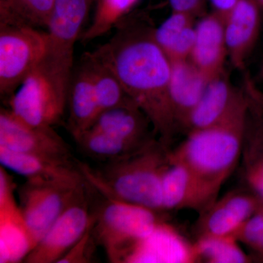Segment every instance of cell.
<instances>
[{
  "label": "cell",
  "instance_id": "1",
  "mask_svg": "<svg viewBox=\"0 0 263 263\" xmlns=\"http://www.w3.org/2000/svg\"><path fill=\"white\" fill-rule=\"evenodd\" d=\"M96 51L153 126L159 141L172 148L179 134L169 96L171 61L143 18L126 16Z\"/></svg>",
  "mask_w": 263,
  "mask_h": 263
},
{
  "label": "cell",
  "instance_id": "23",
  "mask_svg": "<svg viewBox=\"0 0 263 263\" xmlns=\"http://www.w3.org/2000/svg\"><path fill=\"white\" fill-rule=\"evenodd\" d=\"M75 141L85 155L103 162L122 158L147 146H138L122 138L92 129L85 132Z\"/></svg>",
  "mask_w": 263,
  "mask_h": 263
},
{
  "label": "cell",
  "instance_id": "8",
  "mask_svg": "<svg viewBox=\"0 0 263 263\" xmlns=\"http://www.w3.org/2000/svg\"><path fill=\"white\" fill-rule=\"evenodd\" d=\"M87 196L86 191L64 211L24 262L57 263L84 236L94 219Z\"/></svg>",
  "mask_w": 263,
  "mask_h": 263
},
{
  "label": "cell",
  "instance_id": "22",
  "mask_svg": "<svg viewBox=\"0 0 263 263\" xmlns=\"http://www.w3.org/2000/svg\"><path fill=\"white\" fill-rule=\"evenodd\" d=\"M56 0H0V24L47 27Z\"/></svg>",
  "mask_w": 263,
  "mask_h": 263
},
{
  "label": "cell",
  "instance_id": "3",
  "mask_svg": "<svg viewBox=\"0 0 263 263\" xmlns=\"http://www.w3.org/2000/svg\"><path fill=\"white\" fill-rule=\"evenodd\" d=\"M249 104L248 95L245 103L219 124L185 135L184 141L168 151L170 163L182 164L221 189L241 159Z\"/></svg>",
  "mask_w": 263,
  "mask_h": 263
},
{
  "label": "cell",
  "instance_id": "7",
  "mask_svg": "<svg viewBox=\"0 0 263 263\" xmlns=\"http://www.w3.org/2000/svg\"><path fill=\"white\" fill-rule=\"evenodd\" d=\"M87 182L27 181L18 189L19 207L35 246L54 221L87 190Z\"/></svg>",
  "mask_w": 263,
  "mask_h": 263
},
{
  "label": "cell",
  "instance_id": "14",
  "mask_svg": "<svg viewBox=\"0 0 263 263\" xmlns=\"http://www.w3.org/2000/svg\"><path fill=\"white\" fill-rule=\"evenodd\" d=\"M255 0H238L224 18L228 60L235 70L245 71L260 34L261 11Z\"/></svg>",
  "mask_w": 263,
  "mask_h": 263
},
{
  "label": "cell",
  "instance_id": "16",
  "mask_svg": "<svg viewBox=\"0 0 263 263\" xmlns=\"http://www.w3.org/2000/svg\"><path fill=\"white\" fill-rule=\"evenodd\" d=\"M190 60L210 81L226 70L228 56L223 15L212 11L197 18Z\"/></svg>",
  "mask_w": 263,
  "mask_h": 263
},
{
  "label": "cell",
  "instance_id": "13",
  "mask_svg": "<svg viewBox=\"0 0 263 263\" xmlns=\"http://www.w3.org/2000/svg\"><path fill=\"white\" fill-rule=\"evenodd\" d=\"M248 99L243 86L230 80L226 70L209 81L201 99L190 114L183 134L212 127L224 120Z\"/></svg>",
  "mask_w": 263,
  "mask_h": 263
},
{
  "label": "cell",
  "instance_id": "19",
  "mask_svg": "<svg viewBox=\"0 0 263 263\" xmlns=\"http://www.w3.org/2000/svg\"><path fill=\"white\" fill-rule=\"evenodd\" d=\"M89 129L122 138L138 146H146L157 138L150 119L134 102L101 112Z\"/></svg>",
  "mask_w": 263,
  "mask_h": 263
},
{
  "label": "cell",
  "instance_id": "26",
  "mask_svg": "<svg viewBox=\"0 0 263 263\" xmlns=\"http://www.w3.org/2000/svg\"><path fill=\"white\" fill-rule=\"evenodd\" d=\"M249 98L250 104L246 121L242 163L243 167H263V106L250 96Z\"/></svg>",
  "mask_w": 263,
  "mask_h": 263
},
{
  "label": "cell",
  "instance_id": "27",
  "mask_svg": "<svg viewBox=\"0 0 263 263\" xmlns=\"http://www.w3.org/2000/svg\"><path fill=\"white\" fill-rule=\"evenodd\" d=\"M238 242H241L263 261V205L233 233Z\"/></svg>",
  "mask_w": 263,
  "mask_h": 263
},
{
  "label": "cell",
  "instance_id": "5",
  "mask_svg": "<svg viewBox=\"0 0 263 263\" xmlns=\"http://www.w3.org/2000/svg\"><path fill=\"white\" fill-rule=\"evenodd\" d=\"M103 197V202L93 210L91 231L109 262H122L164 224L162 213Z\"/></svg>",
  "mask_w": 263,
  "mask_h": 263
},
{
  "label": "cell",
  "instance_id": "11",
  "mask_svg": "<svg viewBox=\"0 0 263 263\" xmlns=\"http://www.w3.org/2000/svg\"><path fill=\"white\" fill-rule=\"evenodd\" d=\"M15 183L0 167V263L24 262L35 243L14 196Z\"/></svg>",
  "mask_w": 263,
  "mask_h": 263
},
{
  "label": "cell",
  "instance_id": "21",
  "mask_svg": "<svg viewBox=\"0 0 263 263\" xmlns=\"http://www.w3.org/2000/svg\"><path fill=\"white\" fill-rule=\"evenodd\" d=\"M197 19L181 12L171 14L154 28V37L171 62L190 59L195 41Z\"/></svg>",
  "mask_w": 263,
  "mask_h": 263
},
{
  "label": "cell",
  "instance_id": "20",
  "mask_svg": "<svg viewBox=\"0 0 263 263\" xmlns=\"http://www.w3.org/2000/svg\"><path fill=\"white\" fill-rule=\"evenodd\" d=\"M93 3L95 0H56L46 29L49 46L74 52Z\"/></svg>",
  "mask_w": 263,
  "mask_h": 263
},
{
  "label": "cell",
  "instance_id": "32",
  "mask_svg": "<svg viewBox=\"0 0 263 263\" xmlns=\"http://www.w3.org/2000/svg\"><path fill=\"white\" fill-rule=\"evenodd\" d=\"M257 2V4L259 5L262 10H263V0H255Z\"/></svg>",
  "mask_w": 263,
  "mask_h": 263
},
{
  "label": "cell",
  "instance_id": "30",
  "mask_svg": "<svg viewBox=\"0 0 263 263\" xmlns=\"http://www.w3.org/2000/svg\"><path fill=\"white\" fill-rule=\"evenodd\" d=\"M262 77L263 78V71L262 73ZM243 89H245L246 92L254 100L257 102L259 104L263 106V91L256 86L255 83L252 79L249 73H245L243 76Z\"/></svg>",
  "mask_w": 263,
  "mask_h": 263
},
{
  "label": "cell",
  "instance_id": "2",
  "mask_svg": "<svg viewBox=\"0 0 263 263\" xmlns=\"http://www.w3.org/2000/svg\"><path fill=\"white\" fill-rule=\"evenodd\" d=\"M171 148L158 138L122 158L91 168L76 160L86 182L101 196L163 213L162 177Z\"/></svg>",
  "mask_w": 263,
  "mask_h": 263
},
{
  "label": "cell",
  "instance_id": "28",
  "mask_svg": "<svg viewBox=\"0 0 263 263\" xmlns=\"http://www.w3.org/2000/svg\"><path fill=\"white\" fill-rule=\"evenodd\" d=\"M91 226L86 232L84 236L57 263L92 262L95 249L98 243L91 231Z\"/></svg>",
  "mask_w": 263,
  "mask_h": 263
},
{
  "label": "cell",
  "instance_id": "24",
  "mask_svg": "<svg viewBox=\"0 0 263 263\" xmlns=\"http://www.w3.org/2000/svg\"><path fill=\"white\" fill-rule=\"evenodd\" d=\"M194 260L209 263L252 262L254 259L243 252L233 236L205 237L193 245Z\"/></svg>",
  "mask_w": 263,
  "mask_h": 263
},
{
  "label": "cell",
  "instance_id": "6",
  "mask_svg": "<svg viewBox=\"0 0 263 263\" xmlns=\"http://www.w3.org/2000/svg\"><path fill=\"white\" fill-rule=\"evenodd\" d=\"M42 29L0 24V95L6 103L47 51Z\"/></svg>",
  "mask_w": 263,
  "mask_h": 263
},
{
  "label": "cell",
  "instance_id": "4",
  "mask_svg": "<svg viewBox=\"0 0 263 263\" xmlns=\"http://www.w3.org/2000/svg\"><path fill=\"white\" fill-rule=\"evenodd\" d=\"M74 53L48 45L41 61L24 79L6 105L30 125L54 127L67 109Z\"/></svg>",
  "mask_w": 263,
  "mask_h": 263
},
{
  "label": "cell",
  "instance_id": "15",
  "mask_svg": "<svg viewBox=\"0 0 263 263\" xmlns=\"http://www.w3.org/2000/svg\"><path fill=\"white\" fill-rule=\"evenodd\" d=\"M67 130L73 139L89 129L100 114L89 52H86L74 65L67 100Z\"/></svg>",
  "mask_w": 263,
  "mask_h": 263
},
{
  "label": "cell",
  "instance_id": "9",
  "mask_svg": "<svg viewBox=\"0 0 263 263\" xmlns=\"http://www.w3.org/2000/svg\"><path fill=\"white\" fill-rule=\"evenodd\" d=\"M0 146L53 160H76L70 147L53 127L30 125L15 117L8 108L0 110Z\"/></svg>",
  "mask_w": 263,
  "mask_h": 263
},
{
  "label": "cell",
  "instance_id": "10",
  "mask_svg": "<svg viewBox=\"0 0 263 263\" xmlns=\"http://www.w3.org/2000/svg\"><path fill=\"white\" fill-rule=\"evenodd\" d=\"M262 205V199L249 188L229 192L199 214L194 231L197 239L233 235Z\"/></svg>",
  "mask_w": 263,
  "mask_h": 263
},
{
  "label": "cell",
  "instance_id": "29",
  "mask_svg": "<svg viewBox=\"0 0 263 263\" xmlns=\"http://www.w3.org/2000/svg\"><path fill=\"white\" fill-rule=\"evenodd\" d=\"M171 10L199 18L207 13V0H168Z\"/></svg>",
  "mask_w": 263,
  "mask_h": 263
},
{
  "label": "cell",
  "instance_id": "25",
  "mask_svg": "<svg viewBox=\"0 0 263 263\" xmlns=\"http://www.w3.org/2000/svg\"><path fill=\"white\" fill-rule=\"evenodd\" d=\"M140 0H95L92 22L81 34L80 41L88 43L115 28L129 15Z\"/></svg>",
  "mask_w": 263,
  "mask_h": 263
},
{
  "label": "cell",
  "instance_id": "31",
  "mask_svg": "<svg viewBox=\"0 0 263 263\" xmlns=\"http://www.w3.org/2000/svg\"><path fill=\"white\" fill-rule=\"evenodd\" d=\"M238 0H207L212 5L213 11H215L226 18L230 10L236 4Z\"/></svg>",
  "mask_w": 263,
  "mask_h": 263
},
{
  "label": "cell",
  "instance_id": "33",
  "mask_svg": "<svg viewBox=\"0 0 263 263\" xmlns=\"http://www.w3.org/2000/svg\"></svg>",
  "mask_w": 263,
  "mask_h": 263
},
{
  "label": "cell",
  "instance_id": "18",
  "mask_svg": "<svg viewBox=\"0 0 263 263\" xmlns=\"http://www.w3.org/2000/svg\"><path fill=\"white\" fill-rule=\"evenodd\" d=\"M209 79L190 59L171 62L169 96L179 133L197 106L209 84Z\"/></svg>",
  "mask_w": 263,
  "mask_h": 263
},
{
  "label": "cell",
  "instance_id": "12",
  "mask_svg": "<svg viewBox=\"0 0 263 263\" xmlns=\"http://www.w3.org/2000/svg\"><path fill=\"white\" fill-rule=\"evenodd\" d=\"M220 190L182 164L168 162L162 177L164 211L189 209L202 214L216 201Z\"/></svg>",
  "mask_w": 263,
  "mask_h": 263
},
{
  "label": "cell",
  "instance_id": "17",
  "mask_svg": "<svg viewBox=\"0 0 263 263\" xmlns=\"http://www.w3.org/2000/svg\"><path fill=\"white\" fill-rule=\"evenodd\" d=\"M0 163L27 181L72 183L85 181L76 160L73 162L53 160L12 152L0 146Z\"/></svg>",
  "mask_w": 263,
  "mask_h": 263
}]
</instances>
